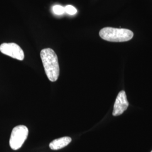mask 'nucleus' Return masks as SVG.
I'll return each mask as SVG.
<instances>
[{"label":"nucleus","instance_id":"nucleus-7","mask_svg":"<svg viewBox=\"0 0 152 152\" xmlns=\"http://www.w3.org/2000/svg\"><path fill=\"white\" fill-rule=\"evenodd\" d=\"M52 10L55 14L58 15H63L65 12V8L62 6L58 5L54 6L52 8Z\"/></svg>","mask_w":152,"mask_h":152},{"label":"nucleus","instance_id":"nucleus-3","mask_svg":"<svg viewBox=\"0 0 152 152\" xmlns=\"http://www.w3.org/2000/svg\"><path fill=\"white\" fill-rule=\"evenodd\" d=\"M28 129L23 125L15 127L12 131L10 139V146L13 150H18L22 147L28 135Z\"/></svg>","mask_w":152,"mask_h":152},{"label":"nucleus","instance_id":"nucleus-8","mask_svg":"<svg viewBox=\"0 0 152 152\" xmlns=\"http://www.w3.org/2000/svg\"><path fill=\"white\" fill-rule=\"evenodd\" d=\"M65 11L69 15H75L77 12V10L76 8L72 5H66L65 7Z\"/></svg>","mask_w":152,"mask_h":152},{"label":"nucleus","instance_id":"nucleus-5","mask_svg":"<svg viewBox=\"0 0 152 152\" xmlns=\"http://www.w3.org/2000/svg\"><path fill=\"white\" fill-rule=\"evenodd\" d=\"M129 106V103L127 101V96L125 91H121L115 99L114 103L113 115L118 116L122 114L127 110Z\"/></svg>","mask_w":152,"mask_h":152},{"label":"nucleus","instance_id":"nucleus-4","mask_svg":"<svg viewBox=\"0 0 152 152\" xmlns=\"http://www.w3.org/2000/svg\"><path fill=\"white\" fill-rule=\"evenodd\" d=\"M0 51L17 60H23L24 54L22 48L15 43H4L0 45Z\"/></svg>","mask_w":152,"mask_h":152},{"label":"nucleus","instance_id":"nucleus-1","mask_svg":"<svg viewBox=\"0 0 152 152\" xmlns=\"http://www.w3.org/2000/svg\"><path fill=\"white\" fill-rule=\"evenodd\" d=\"M41 58L43 63L46 75L51 82L58 79L60 73L58 56L53 49L47 48L41 50Z\"/></svg>","mask_w":152,"mask_h":152},{"label":"nucleus","instance_id":"nucleus-9","mask_svg":"<svg viewBox=\"0 0 152 152\" xmlns=\"http://www.w3.org/2000/svg\"><path fill=\"white\" fill-rule=\"evenodd\" d=\"M151 152H152V151H151Z\"/></svg>","mask_w":152,"mask_h":152},{"label":"nucleus","instance_id":"nucleus-6","mask_svg":"<svg viewBox=\"0 0 152 152\" xmlns=\"http://www.w3.org/2000/svg\"><path fill=\"white\" fill-rule=\"evenodd\" d=\"M71 141L72 139L70 137H63L51 142L49 144V147L52 150H59L67 146Z\"/></svg>","mask_w":152,"mask_h":152},{"label":"nucleus","instance_id":"nucleus-2","mask_svg":"<svg viewBox=\"0 0 152 152\" xmlns=\"http://www.w3.org/2000/svg\"><path fill=\"white\" fill-rule=\"evenodd\" d=\"M99 36L101 38L109 42H126L131 39L133 32L127 29L105 27L100 30Z\"/></svg>","mask_w":152,"mask_h":152}]
</instances>
